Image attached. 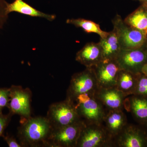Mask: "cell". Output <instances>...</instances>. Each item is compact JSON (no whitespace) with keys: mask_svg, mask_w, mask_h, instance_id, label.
Returning a JSON list of instances; mask_svg holds the SVG:
<instances>
[{"mask_svg":"<svg viewBox=\"0 0 147 147\" xmlns=\"http://www.w3.org/2000/svg\"><path fill=\"white\" fill-rule=\"evenodd\" d=\"M18 137L22 147H48L53 127L46 117H21Z\"/></svg>","mask_w":147,"mask_h":147,"instance_id":"1","label":"cell"},{"mask_svg":"<svg viewBox=\"0 0 147 147\" xmlns=\"http://www.w3.org/2000/svg\"><path fill=\"white\" fill-rule=\"evenodd\" d=\"M53 129L60 128L81 121L73 102L68 99L49 106L46 117Z\"/></svg>","mask_w":147,"mask_h":147,"instance_id":"2","label":"cell"},{"mask_svg":"<svg viewBox=\"0 0 147 147\" xmlns=\"http://www.w3.org/2000/svg\"><path fill=\"white\" fill-rule=\"evenodd\" d=\"M98 88L93 69L92 67L86 68L71 76L66 98L73 102L79 95L87 93L94 95Z\"/></svg>","mask_w":147,"mask_h":147,"instance_id":"3","label":"cell"},{"mask_svg":"<svg viewBox=\"0 0 147 147\" xmlns=\"http://www.w3.org/2000/svg\"><path fill=\"white\" fill-rule=\"evenodd\" d=\"M76 147H113V139L102 124H85Z\"/></svg>","mask_w":147,"mask_h":147,"instance_id":"4","label":"cell"},{"mask_svg":"<svg viewBox=\"0 0 147 147\" xmlns=\"http://www.w3.org/2000/svg\"><path fill=\"white\" fill-rule=\"evenodd\" d=\"M112 23L118 34L121 49H137L144 45L147 35L127 25L119 15H116Z\"/></svg>","mask_w":147,"mask_h":147,"instance_id":"5","label":"cell"},{"mask_svg":"<svg viewBox=\"0 0 147 147\" xmlns=\"http://www.w3.org/2000/svg\"><path fill=\"white\" fill-rule=\"evenodd\" d=\"M85 124L82 121L60 128L53 129L48 139V147H76Z\"/></svg>","mask_w":147,"mask_h":147,"instance_id":"6","label":"cell"},{"mask_svg":"<svg viewBox=\"0 0 147 147\" xmlns=\"http://www.w3.org/2000/svg\"><path fill=\"white\" fill-rule=\"evenodd\" d=\"M113 142V147H147V128L127 123Z\"/></svg>","mask_w":147,"mask_h":147,"instance_id":"7","label":"cell"},{"mask_svg":"<svg viewBox=\"0 0 147 147\" xmlns=\"http://www.w3.org/2000/svg\"><path fill=\"white\" fill-rule=\"evenodd\" d=\"M116 60L121 69L139 74L147 63V50L144 46L137 49H122Z\"/></svg>","mask_w":147,"mask_h":147,"instance_id":"8","label":"cell"},{"mask_svg":"<svg viewBox=\"0 0 147 147\" xmlns=\"http://www.w3.org/2000/svg\"><path fill=\"white\" fill-rule=\"evenodd\" d=\"M10 100L8 107L12 115L17 114L21 117H31L32 92L29 88L12 86L9 88Z\"/></svg>","mask_w":147,"mask_h":147,"instance_id":"9","label":"cell"},{"mask_svg":"<svg viewBox=\"0 0 147 147\" xmlns=\"http://www.w3.org/2000/svg\"><path fill=\"white\" fill-rule=\"evenodd\" d=\"M92 68L95 74L98 88L116 86L121 69L116 60H102Z\"/></svg>","mask_w":147,"mask_h":147,"instance_id":"10","label":"cell"},{"mask_svg":"<svg viewBox=\"0 0 147 147\" xmlns=\"http://www.w3.org/2000/svg\"><path fill=\"white\" fill-rule=\"evenodd\" d=\"M75 107L80 120L85 125L102 124L108 112L94 96L86 102Z\"/></svg>","mask_w":147,"mask_h":147,"instance_id":"11","label":"cell"},{"mask_svg":"<svg viewBox=\"0 0 147 147\" xmlns=\"http://www.w3.org/2000/svg\"><path fill=\"white\" fill-rule=\"evenodd\" d=\"M94 96L102 103L108 111L123 110L127 96L116 87L98 88Z\"/></svg>","mask_w":147,"mask_h":147,"instance_id":"12","label":"cell"},{"mask_svg":"<svg viewBox=\"0 0 147 147\" xmlns=\"http://www.w3.org/2000/svg\"><path fill=\"white\" fill-rule=\"evenodd\" d=\"M75 59L86 67H92L103 60L102 47L99 42L87 43L76 53Z\"/></svg>","mask_w":147,"mask_h":147,"instance_id":"13","label":"cell"},{"mask_svg":"<svg viewBox=\"0 0 147 147\" xmlns=\"http://www.w3.org/2000/svg\"><path fill=\"white\" fill-rule=\"evenodd\" d=\"M127 123L126 115L123 110L108 111L102 123L113 139Z\"/></svg>","mask_w":147,"mask_h":147,"instance_id":"14","label":"cell"},{"mask_svg":"<svg viewBox=\"0 0 147 147\" xmlns=\"http://www.w3.org/2000/svg\"><path fill=\"white\" fill-rule=\"evenodd\" d=\"M126 100L128 101L129 111L134 120L139 124L147 128V97L132 94Z\"/></svg>","mask_w":147,"mask_h":147,"instance_id":"15","label":"cell"},{"mask_svg":"<svg viewBox=\"0 0 147 147\" xmlns=\"http://www.w3.org/2000/svg\"><path fill=\"white\" fill-rule=\"evenodd\" d=\"M99 42L102 47L103 60H116L122 50L116 29L113 28L106 37L100 38Z\"/></svg>","mask_w":147,"mask_h":147,"instance_id":"16","label":"cell"},{"mask_svg":"<svg viewBox=\"0 0 147 147\" xmlns=\"http://www.w3.org/2000/svg\"><path fill=\"white\" fill-rule=\"evenodd\" d=\"M6 11L8 14L11 12H16L32 17L45 18L50 21H54L56 18L55 14H47L41 12L23 0H14L10 3H7Z\"/></svg>","mask_w":147,"mask_h":147,"instance_id":"17","label":"cell"},{"mask_svg":"<svg viewBox=\"0 0 147 147\" xmlns=\"http://www.w3.org/2000/svg\"><path fill=\"white\" fill-rule=\"evenodd\" d=\"M139 74L121 69L117 79L116 88L127 97L134 94Z\"/></svg>","mask_w":147,"mask_h":147,"instance_id":"18","label":"cell"},{"mask_svg":"<svg viewBox=\"0 0 147 147\" xmlns=\"http://www.w3.org/2000/svg\"><path fill=\"white\" fill-rule=\"evenodd\" d=\"M123 20L127 25L147 35V10L142 5Z\"/></svg>","mask_w":147,"mask_h":147,"instance_id":"19","label":"cell"},{"mask_svg":"<svg viewBox=\"0 0 147 147\" xmlns=\"http://www.w3.org/2000/svg\"><path fill=\"white\" fill-rule=\"evenodd\" d=\"M66 22L67 24L74 25L76 28H81L84 32L88 33L96 34L101 38H105L109 33V32L101 30L99 24L91 20L82 18H71L67 19Z\"/></svg>","mask_w":147,"mask_h":147,"instance_id":"20","label":"cell"},{"mask_svg":"<svg viewBox=\"0 0 147 147\" xmlns=\"http://www.w3.org/2000/svg\"><path fill=\"white\" fill-rule=\"evenodd\" d=\"M133 94L147 97V76L143 73L139 74L137 86Z\"/></svg>","mask_w":147,"mask_h":147,"instance_id":"21","label":"cell"},{"mask_svg":"<svg viewBox=\"0 0 147 147\" xmlns=\"http://www.w3.org/2000/svg\"><path fill=\"white\" fill-rule=\"evenodd\" d=\"M10 100L9 88H0V110L5 107H8Z\"/></svg>","mask_w":147,"mask_h":147,"instance_id":"22","label":"cell"},{"mask_svg":"<svg viewBox=\"0 0 147 147\" xmlns=\"http://www.w3.org/2000/svg\"><path fill=\"white\" fill-rule=\"evenodd\" d=\"M5 0H0V29H2L8 19L7 13V4Z\"/></svg>","mask_w":147,"mask_h":147,"instance_id":"23","label":"cell"},{"mask_svg":"<svg viewBox=\"0 0 147 147\" xmlns=\"http://www.w3.org/2000/svg\"><path fill=\"white\" fill-rule=\"evenodd\" d=\"M12 115L9 113L8 115H5L2 114L1 112L0 113V137L3 136V131L8 124Z\"/></svg>","mask_w":147,"mask_h":147,"instance_id":"24","label":"cell"},{"mask_svg":"<svg viewBox=\"0 0 147 147\" xmlns=\"http://www.w3.org/2000/svg\"><path fill=\"white\" fill-rule=\"evenodd\" d=\"M4 139L9 147H21L22 146L20 144H18L16 139L13 137L7 136L4 137Z\"/></svg>","mask_w":147,"mask_h":147,"instance_id":"25","label":"cell"},{"mask_svg":"<svg viewBox=\"0 0 147 147\" xmlns=\"http://www.w3.org/2000/svg\"><path fill=\"white\" fill-rule=\"evenodd\" d=\"M142 73L147 76V63L146 64L142 69Z\"/></svg>","mask_w":147,"mask_h":147,"instance_id":"26","label":"cell"},{"mask_svg":"<svg viewBox=\"0 0 147 147\" xmlns=\"http://www.w3.org/2000/svg\"><path fill=\"white\" fill-rule=\"evenodd\" d=\"M141 5L143 6L147 10V0H144L141 2Z\"/></svg>","mask_w":147,"mask_h":147,"instance_id":"27","label":"cell"},{"mask_svg":"<svg viewBox=\"0 0 147 147\" xmlns=\"http://www.w3.org/2000/svg\"><path fill=\"white\" fill-rule=\"evenodd\" d=\"M144 47L146 48V49L147 50V36L146 38V42H145L144 45Z\"/></svg>","mask_w":147,"mask_h":147,"instance_id":"28","label":"cell"},{"mask_svg":"<svg viewBox=\"0 0 147 147\" xmlns=\"http://www.w3.org/2000/svg\"><path fill=\"white\" fill-rule=\"evenodd\" d=\"M137 1H139L140 2H141L142 1H144V0H137Z\"/></svg>","mask_w":147,"mask_h":147,"instance_id":"29","label":"cell"},{"mask_svg":"<svg viewBox=\"0 0 147 147\" xmlns=\"http://www.w3.org/2000/svg\"><path fill=\"white\" fill-rule=\"evenodd\" d=\"M1 110H0V113H1Z\"/></svg>","mask_w":147,"mask_h":147,"instance_id":"30","label":"cell"}]
</instances>
